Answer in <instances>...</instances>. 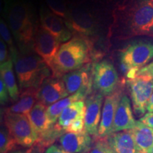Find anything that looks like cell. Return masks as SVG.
<instances>
[{"label":"cell","mask_w":153,"mask_h":153,"mask_svg":"<svg viewBox=\"0 0 153 153\" xmlns=\"http://www.w3.org/2000/svg\"><path fill=\"white\" fill-rule=\"evenodd\" d=\"M88 45L82 38H74L61 45L51 69L57 76L81 68L87 60Z\"/></svg>","instance_id":"cell-1"},{"label":"cell","mask_w":153,"mask_h":153,"mask_svg":"<svg viewBox=\"0 0 153 153\" xmlns=\"http://www.w3.org/2000/svg\"><path fill=\"white\" fill-rule=\"evenodd\" d=\"M14 68L20 87L22 89H38L43 79L49 74L47 65L40 57L33 55H13Z\"/></svg>","instance_id":"cell-2"},{"label":"cell","mask_w":153,"mask_h":153,"mask_svg":"<svg viewBox=\"0 0 153 153\" xmlns=\"http://www.w3.org/2000/svg\"><path fill=\"white\" fill-rule=\"evenodd\" d=\"M9 24L15 37L21 43L28 45L33 41V26L29 8L22 1H12L7 9Z\"/></svg>","instance_id":"cell-3"},{"label":"cell","mask_w":153,"mask_h":153,"mask_svg":"<svg viewBox=\"0 0 153 153\" xmlns=\"http://www.w3.org/2000/svg\"><path fill=\"white\" fill-rule=\"evenodd\" d=\"M127 9L132 32L153 36V0H130Z\"/></svg>","instance_id":"cell-4"},{"label":"cell","mask_w":153,"mask_h":153,"mask_svg":"<svg viewBox=\"0 0 153 153\" xmlns=\"http://www.w3.org/2000/svg\"><path fill=\"white\" fill-rule=\"evenodd\" d=\"M4 122V125L19 145L23 148H31L36 144L38 135L26 115L6 111Z\"/></svg>","instance_id":"cell-5"},{"label":"cell","mask_w":153,"mask_h":153,"mask_svg":"<svg viewBox=\"0 0 153 153\" xmlns=\"http://www.w3.org/2000/svg\"><path fill=\"white\" fill-rule=\"evenodd\" d=\"M153 58V43L148 41H139L130 44L120 54V65L124 72L141 68Z\"/></svg>","instance_id":"cell-6"},{"label":"cell","mask_w":153,"mask_h":153,"mask_svg":"<svg viewBox=\"0 0 153 153\" xmlns=\"http://www.w3.org/2000/svg\"><path fill=\"white\" fill-rule=\"evenodd\" d=\"M134 112L137 116H144L148 101L153 92V78L149 75H137L128 79Z\"/></svg>","instance_id":"cell-7"},{"label":"cell","mask_w":153,"mask_h":153,"mask_svg":"<svg viewBox=\"0 0 153 153\" xmlns=\"http://www.w3.org/2000/svg\"><path fill=\"white\" fill-rule=\"evenodd\" d=\"M118 75L112 63L103 60L95 65L93 71V86L95 90L108 96L116 90Z\"/></svg>","instance_id":"cell-8"},{"label":"cell","mask_w":153,"mask_h":153,"mask_svg":"<svg viewBox=\"0 0 153 153\" xmlns=\"http://www.w3.org/2000/svg\"><path fill=\"white\" fill-rule=\"evenodd\" d=\"M33 46L43 62L52 68L53 60L60 48V41L42 27H37L34 31Z\"/></svg>","instance_id":"cell-9"},{"label":"cell","mask_w":153,"mask_h":153,"mask_svg":"<svg viewBox=\"0 0 153 153\" xmlns=\"http://www.w3.org/2000/svg\"><path fill=\"white\" fill-rule=\"evenodd\" d=\"M122 95L123 94L121 90L116 89L111 94L106 96L102 107L98 134L95 138H106L110 134H111L115 114Z\"/></svg>","instance_id":"cell-10"},{"label":"cell","mask_w":153,"mask_h":153,"mask_svg":"<svg viewBox=\"0 0 153 153\" xmlns=\"http://www.w3.org/2000/svg\"><path fill=\"white\" fill-rule=\"evenodd\" d=\"M104 95L96 91L85 101V131L90 135L97 137L101 117V108Z\"/></svg>","instance_id":"cell-11"},{"label":"cell","mask_w":153,"mask_h":153,"mask_svg":"<svg viewBox=\"0 0 153 153\" xmlns=\"http://www.w3.org/2000/svg\"><path fill=\"white\" fill-rule=\"evenodd\" d=\"M68 96L62 79H47L44 80L38 89V102L47 107Z\"/></svg>","instance_id":"cell-12"},{"label":"cell","mask_w":153,"mask_h":153,"mask_svg":"<svg viewBox=\"0 0 153 153\" xmlns=\"http://www.w3.org/2000/svg\"><path fill=\"white\" fill-rule=\"evenodd\" d=\"M58 142L63 150L71 153H89L94 144L91 135L86 131L79 133H64Z\"/></svg>","instance_id":"cell-13"},{"label":"cell","mask_w":153,"mask_h":153,"mask_svg":"<svg viewBox=\"0 0 153 153\" xmlns=\"http://www.w3.org/2000/svg\"><path fill=\"white\" fill-rule=\"evenodd\" d=\"M136 120L133 116L131 100L127 95L123 94L115 114L111 133L133 129Z\"/></svg>","instance_id":"cell-14"},{"label":"cell","mask_w":153,"mask_h":153,"mask_svg":"<svg viewBox=\"0 0 153 153\" xmlns=\"http://www.w3.org/2000/svg\"><path fill=\"white\" fill-rule=\"evenodd\" d=\"M42 28L56 37L60 43L68 41L71 38V32L61 17L44 8L41 12Z\"/></svg>","instance_id":"cell-15"},{"label":"cell","mask_w":153,"mask_h":153,"mask_svg":"<svg viewBox=\"0 0 153 153\" xmlns=\"http://www.w3.org/2000/svg\"><path fill=\"white\" fill-rule=\"evenodd\" d=\"M106 138L114 153H143L131 130L111 133Z\"/></svg>","instance_id":"cell-16"},{"label":"cell","mask_w":153,"mask_h":153,"mask_svg":"<svg viewBox=\"0 0 153 153\" xmlns=\"http://www.w3.org/2000/svg\"><path fill=\"white\" fill-rule=\"evenodd\" d=\"M62 79L69 95L81 90L91 91V81L87 68H81L68 72L63 75Z\"/></svg>","instance_id":"cell-17"},{"label":"cell","mask_w":153,"mask_h":153,"mask_svg":"<svg viewBox=\"0 0 153 153\" xmlns=\"http://www.w3.org/2000/svg\"><path fill=\"white\" fill-rule=\"evenodd\" d=\"M32 127L37 133L38 137L43 135L52 128L54 125L50 121L47 114V106L38 102L27 115Z\"/></svg>","instance_id":"cell-18"},{"label":"cell","mask_w":153,"mask_h":153,"mask_svg":"<svg viewBox=\"0 0 153 153\" xmlns=\"http://www.w3.org/2000/svg\"><path fill=\"white\" fill-rule=\"evenodd\" d=\"M90 91L87 90H81L73 94L69 95L65 98L57 101L56 103L47 107V114L51 123L54 125L58 120L60 114H62L63 110L67 108L69 105L78 101L84 100Z\"/></svg>","instance_id":"cell-19"},{"label":"cell","mask_w":153,"mask_h":153,"mask_svg":"<svg viewBox=\"0 0 153 153\" xmlns=\"http://www.w3.org/2000/svg\"><path fill=\"white\" fill-rule=\"evenodd\" d=\"M38 101V89L29 88L24 89L19 98L7 111L14 114L27 115Z\"/></svg>","instance_id":"cell-20"},{"label":"cell","mask_w":153,"mask_h":153,"mask_svg":"<svg viewBox=\"0 0 153 153\" xmlns=\"http://www.w3.org/2000/svg\"><path fill=\"white\" fill-rule=\"evenodd\" d=\"M131 131L137 147L143 153H146L153 146V129L140 120H136L135 127Z\"/></svg>","instance_id":"cell-21"},{"label":"cell","mask_w":153,"mask_h":153,"mask_svg":"<svg viewBox=\"0 0 153 153\" xmlns=\"http://www.w3.org/2000/svg\"><path fill=\"white\" fill-rule=\"evenodd\" d=\"M66 25L70 30H74L79 33L89 34L93 29V21L88 13L84 11L75 10L69 15Z\"/></svg>","instance_id":"cell-22"},{"label":"cell","mask_w":153,"mask_h":153,"mask_svg":"<svg viewBox=\"0 0 153 153\" xmlns=\"http://www.w3.org/2000/svg\"><path fill=\"white\" fill-rule=\"evenodd\" d=\"M0 76L4 82L8 89L10 98L14 101H16L19 98V91L15 78L13 62L11 59L0 65Z\"/></svg>","instance_id":"cell-23"},{"label":"cell","mask_w":153,"mask_h":153,"mask_svg":"<svg viewBox=\"0 0 153 153\" xmlns=\"http://www.w3.org/2000/svg\"><path fill=\"white\" fill-rule=\"evenodd\" d=\"M86 106L84 100L74 102L65 108L57 120V124L65 129L74 120L85 116Z\"/></svg>","instance_id":"cell-24"},{"label":"cell","mask_w":153,"mask_h":153,"mask_svg":"<svg viewBox=\"0 0 153 153\" xmlns=\"http://www.w3.org/2000/svg\"><path fill=\"white\" fill-rule=\"evenodd\" d=\"M16 141L9 133L7 128L1 126L0 131V153H9L17 149Z\"/></svg>","instance_id":"cell-25"},{"label":"cell","mask_w":153,"mask_h":153,"mask_svg":"<svg viewBox=\"0 0 153 153\" xmlns=\"http://www.w3.org/2000/svg\"><path fill=\"white\" fill-rule=\"evenodd\" d=\"M50 10L61 18L68 17V9L63 0H45Z\"/></svg>","instance_id":"cell-26"},{"label":"cell","mask_w":153,"mask_h":153,"mask_svg":"<svg viewBox=\"0 0 153 153\" xmlns=\"http://www.w3.org/2000/svg\"><path fill=\"white\" fill-rule=\"evenodd\" d=\"M89 153H114L106 138H94V144Z\"/></svg>","instance_id":"cell-27"},{"label":"cell","mask_w":153,"mask_h":153,"mask_svg":"<svg viewBox=\"0 0 153 153\" xmlns=\"http://www.w3.org/2000/svg\"><path fill=\"white\" fill-rule=\"evenodd\" d=\"M0 34H1V39L10 47L12 55H15V51L14 50V47H13V40L10 30L3 20H1V22H0Z\"/></svg>","instance_id":"cell-28"},{"label":"cell","mask_w":153,"mask_h":153,"mask_svg":"<svg viewBox=\"0 0 153 153\" xmlns=\"http://www.w3.org/2000/svg\"><path fill=\"white\" fill-rule=\"evenodd\" d=\"M85 116H82L77 119L73 120L66 128V133H79L85 131Z\"/></svg>","instance_id":"cell-29"},{"label":"cell","mask_w":153,"mask_h":153,"mask_svg":"<svg viewBox=\"0 0 153 153\" xmlns=\"http://www.w3.org/2000/svg\"><path fill=\"white\" fill-rule=\"evenodd\" d=\"M9 97L10 96H9L8 89L6 87L3 79L0 78V103L1 106L7 104L9 102Z\"/></svg>","instance_id":"cell-30"},{"label":"cell","mask_w":153,"mask_h":153,"mask_svg":"<svg viewBox=\"0 0 153 153\" xmlns=\"http://www.w3.org/2000/svg\"><path fill=\"white\" fill-rule=\"evenodd\" d=\"M6 44L7 43L2 39H1L0 41V62L1 64L7 62L10 59L9 57L8 50H7V46Z\"/></svg>","instance_id":"cell-31"},{"label":"cell","mask_w":153,"mask_h":153,"mask_svg":"<svg viewBox=\"0 0 153 153\" xmlns=\"http://www.w3.org/2000/svg\"><path fill=\"white\" fill-rule=\"evenodd\" d=\"M45 151L43 148L35 144L27 150H15L9 153H45Z\"/></svg>","instance_id":"cell-32"},{"label":"cell","mask_w":153,"mask_h":153,"mask_svg":"<svg viewBox=\"0 0 153 153\" xmlns=\"http://www.w3.org/2000/svg\"><path fill=\"white\" fill-rule=\"evenodd\" d=\"M149 75L153 78V61L150 64L147 65L144 68H141L137 72V75Z\"/></svg>","instance_id":"cell-33"},{"label":"cell","mask_w":153,"mask_h":153,"mask_svg":"<svg viewBox=\"0 0 153 153\" xmlns=\"http://www.w3.org/2000/svg\"><path fill=\"white\" fill-rule=\"evenodd\" d=\"M139 120L153 129V112L147 113L140 118Z\"/></svg>","instance_id":"cell-34"},{"label":"cell","mask_w":153,"mask_h":153,"mask_svg":"<svg viewBox=\"0 0 153 153\" xmlns=\"http://www.w3.org/2000/svg\"><path fill=\"white\" fill-rule=\"evenodd\" d=\"M45 153H71L68 151L63 150L61 147H59L57 145H52L48 148L45 151Z\"/></svg>","instance_id":"cell-35"},{"label":"cell","mask_w":153,"mask_h":153,"mask_svg":"<svg viewBox=\"0 0 153 153\" xmlns=\"http://www.w3.org/2000/svg\"><path fill=\"white\" fill-rule=\"evenodd\" d=\"M147 111L148 113L153 112V92L151 95L150 100L148 101V106H147Z\"/></svg>","instance_id":"cell-36"},{"label":"cell","mask_w":153,"mask_h":153,"mask_svg":"<svg viewBox=\"0 0 153 153\" xmlns=\"http://www.w3.org/2000/svg\"><path fill=\"white\" fill-rule=\"evenodd\" d=\"M146 153H153V146Z\"/></svg>","instance_id":"cell-37"}]
</instances>
